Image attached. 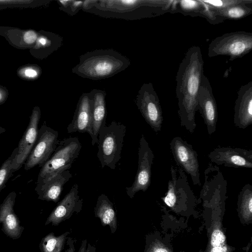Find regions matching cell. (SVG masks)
<instances>
[{"instance_id": "6da1fadb", "label": "cell", "mask_w": 252, "mask_h": 252, "mask_svg": "<svg viewBox=\"0 0 252 252\" xmlns=\"http://www.w3.org/2000/svg\"><path fill=\"white\" fill-rule=\"evenodd\" d=\"M204 61L199 46H193L187 51L176 77V93L180 125L192 133L196 126L195 115L197 94L204 76Z\"/></svg>"}, {"instance_id": "7a4b0ae2", "label": "cell", "mask_w": 252, "mask_h": 252, "mask_svg": "<svg viewBox=\"0 0 252 252\" xmlns=\"http://www.w3.org/2000/svg\"><path fill=\"white\" fill-rule=\"evenodd\" d=\"M127 59L113 50H99L81 56L72 71L83 77L101 79L113 76L128 66Z\"/></svg>"}, {"instance_id": "3957f363", "label": "cell", "mask_w": 252, "mask_h": 252, "mask_svg": "<svg viewBox=\"0 0 252 252\" xmlns=\"http://www.w3.org/2000/svg\"><path fill=\"white\" fill-rule=\"evenodd\" d=\"M81 148L77 137L59 140L55 151L40 170L35 188L39 187L58 173L69 170L78 157Z\"/></svg>"}, {"instance_id": "277c9868", "label": "cell", "mask_w": 252, "mask_h": 252, "mask_svg": "<svg viewBox=\"0 0 252 252\" xmlns=\"http://www.w3.org/2000/svg\"><path fill=\"white\" fill-rule=\"evenodd\" d=\"M126 131V126L115 121L103 126L98 136L97 157L102 168L107 166L115 169L121 158V152Z\"/></svg>"}, {"instance_id": "5b68a950", "label": "cell", "mask_w": 252, "mask_h": 252, "mask_svg": "<svg viewBox=\"0 0 252 252\" xmlns=\"http://www.w3.org/2000/svg\"><path fill=\"white\" fill-rule=\"evenodd\" d=\"M252 49V32L237 31L224 33L214 39L208 47V56H226L230 61L241 58Z\"/></svg>"}, {"instance_id": "8992f818", "label": "cell", "mask_w": 252, "mask_h": 252, "mask_svg": "<svg viewBox=\"0 0 252 252\" xmlns=\"http://www.w3.org/2000/svg\"><path fill=\"white\" fill-rule=\"evenodd\" d=\"M170 173L171 179L168 182L167 192L161 199L168 207L173 210L187 207L194 201L195 198L187 176L182 168L173 165L170 167Z\"/></svg>"}, {"instance_id": "52a82bcc", "label": "cell", "mask_w": 252, "mask_h": 252, "mask_svg": "<svg viewBox=\"0 0 252 252\" xmlns=\"http://www.w3.org/2000/svg\"><path fill=\"white\" fill-rule=\"evenodd\" d=\"M58 132L44 122L38 130L36 142L24 164L25 170L36 166L42 167L51 158L58 145Z\"/></svg>"}, {"instance_id": "ba28073f", "label": "cell", "mask_w": 252, "mask_h": 252, "mask_svg": "<svg viewBox=\"0 0 252 252\" xmlns=\"http://www.w3.org/2000/svg\"><path fill=\"white\" fill-rule=\"evenodd\" d=\"M135 103L147 123L155 132H159L163 120L162 111L152 83L143 84L137 95Z\"/></svg>"}, {"instance_id": "9c48e42d", "label": "cell", "mask_w": 252, "mask_h": 252, "mask_svg": "<svg viewBox=\"0 0 252 252\" xmlns=\"http://www.w3.org/2000/svg\"><path fill=\"white\" fill-rule=\"evenodd\" d=\"M169 146L177 166L190 176L194 185L200 186L198 154L192 146L179 136L174 137Z\"/></svg>"}, {"instance_id": "30bf717a", "label": "cell", "mask_w": 252, "mask_h": 252, "mask_svg": "<svg viewBox=\"0 0 252 252\" xmlns=\"http://www.w3.org/2000/svg\"><path fill=\"white\" fill-rule=\"evenodd\" d=\"M155 156L143 134L141 135L138 149V169L134 181L130 187H126L128 196L132 199L139 191H146L151 182L152 166Z\"/></svg>"}, {"instance_id": "8fae6325", "label": "cell", "mask_w": 252, "mask_h": 252, "mask_svg": "<svg viewBox=\"0 0 252 252\" xmlns=\"http://www.w3.org/2000/svg\"><path fill=\"white\" fill-rule=\"evenodd\" d=\"M197 106L198 111L203 119L209 135L216 130L218 122V108L216 99L208 78L203 76L201 83L198 91Z\"/></svg>"}, {"instance_id": "7c38bea8", "label": "cell", "mask_w": 252, "mask_h": 252, "mask_svg": "<svg viewBox=\"0 0 252 252\" xmlns=\"http://www.w3.org/2000/svg\"><path fill=\"white\" fill-rule=\"evenodd\" d=\"M211 163L227 167L252 168V151L232 147H218L208 155Z\"/></svg>"}, {"instance_id": "4fadbf2b", "label": "cell", "mask_w": 252, "mask_h": 252, "mask_svg": "<svg viewBox=\"0 0 252 252\" xmlns=\"http://www.w3.org/2000/svg\"><path fill=\"white\" fill-rule=\"evenodd\" d=\"M40 116L39 108L35 107L30 117L29 125L19 142L18 152L12 163L13 172L18 170L24 165L36 142Z\"/></svg>"}, {"instance_id": "5bb4252c", "label": "cell", "mask_w": 252, "mask_h": 252, "mask_svg": "<svg viewBox=\"0 0 252 252\" xmlns=\"http://www.w3.org/2000/svg\"><path fill=\"white\" fill-rule=\"evenodd\" d=\"M83 206V199L78 195V185L74 184L69 191L57 204L47 218L45 225L51 223L57 226L70 219L74 213L80 212Z\"/></svg>"}, {"instance_id": "9a60e30c", "label": "cell", "mask_w": 252, "mask_h": 252, "mask_svg": "<svg viewBox=\"0 0 252 252\" xmlns=\"http://www.w3.org/2000/svg\"><path fill=\"white\" fill-rule=\"evenodd\" d=\"M16 193L10 192L0 204V224H2L1 230L8 237L16 240L19 238L24 230L20 225V221L15 213L14 206Z\"/></svg>"}, {"instance_id": "2e32d148", "label": "cell", "mask_w": 252, "mask_h": 252, "mask_svg": "<svg viewBox=\"0 0 252 252\" xmlns=\"http://www.w3.org/2000/svg\"><path fill=\"white\" fill-rule=\"evenodd\" d=\"M92 97L91 93L83 94L78 101L71 122L67 127V132H87L93 137Z\"/></svg>"}, {"instance_id": "e0dca14e", "label": "cell", "mask_w": 252, "mask_h": 252, "mask_svg": "<svg viewBox=\"0 0 252 252\" xmlns=\"http://www.w3.org/2000/svg\"><path fill=\"white\" fill-rule=\"evenodd\" d=\"M234 123L245 129L252 124V82L242 85L237 92L234 105Z\"/></svg>"}, {"instance_id": "ac0fdd59", "label": "cell", "mask_w": 252, "mask_h": 252, "mask_svg": "<svg viewBox=\"0 0 252 252\" xmlns=\"http://www.w3.org/2000/svg\"><path fill=\"white\" fill-rule=\"evenodd\" d=\"M181 13L184 16L202 17L213 25L224 22L201 0H174L171 13Z\"/></svg>"}, {"instance_id": "d6986e66", "label": "cell", "mask_w": 252, "mask_h": 252, "mask_svg": "<svg viewBox=\"0 0 252 252\" xmlns=\"http://www.w3.org/2000/svg\"><path fill=\"white\" fill-rule=\"evenodd\" d=\"M72 177L69 170H64L44 183L35 190L38 194V198L41 200L59 201L64 184Z\"/></svg>"}, {"instance_id": "ffe728a7", "label": "cell", "mask_w": 252, "mask_h": 252, "mask_svg": "<svg viewBox=\"0 0 252 252\" xmlns=\"http://www.w3.org/2000/svg\"><path fill=\"white\" fill-rule=\"evenodd\" d=\"M92 97V125L93 135L92 144L98 143V136L101 127L106 125V109L105 93L101 90H94L91 93Z\"/></svg>"}, {"instance_id": "44dd1931", "label": "cell", "mask_w": 252, "mask_h": 252, "mask_svg": "<svg viewBox=\"0 0 252 252\" xmlns=\"http://www.w3.org/2000/svg\"><path fill=\"white\" fill-rule=\"evenodd\" d=\"M94 216L99 218L103 226L108 225L111 233L117 230V219L112 202L107 195L101 194L97 198L94 208Z\"/></svg>"}, {"instance_id": "7402d4cb", "label": "cell", "mask_w": 252, "mask_h": 252, "mask_svg": "<svg viewBox=\"0 0 252 252\" xmlns=\"http://www.w3.org/2000/svg\"><path fill=\"white\" fill-rule=\"evenodd\" d=\"M213 11L217 16L224 21L225 20H240L252 14V0H245L242 3L223 9L213 10Z\"/></svg>"}, {"instance_id": "603a6c76", "label": "cell", "mask_w": 252, "mask_h": 252, "mask_svg": "<svg viewBox=\"0 0 252 252\" xmlns=\"http://www.w3.org/2000/svg\"><path fill=\"white\" fill-rule=\"evenodd\" d=\"M69 232L66 231L56 236L50 232L41 239L39 247L41 252H62L63 250Z\"/></svg>"}, {"instance_id": "cb8c5ba5", "label": "cell", "mask_w": 252, "mask_h": 252, "mask_svg": "<svg viewBox=\"0 0 252 252\" xmlns=\"http://www.w3.org/2000/svg\"><path fill=\"white\" fill-rule=\"evenodd\" d=\"M238 209L241 217L246 220L251 219L252 215V186L246 184L238 195Z\"/></svg>"}, {"instance_id": "d4e9b609", "label": "cell", "mask_w": 252, "mask_h": 252, "mask_svg": "<svg viewBox=\"0 0 252 252\" xmlns=\"http://www.w3.org/2000/svg\"><path fill=\"white\" fill-rule=\"evenodd\" d=\"M210 244L209 252H228L225 236L220 228L212 231Z\"/></svg>"}, {"instance_id": "484cf974", "label": "cell", "mask_w": 252, "mask_h": 252, "mask_svg": "<svg viewBox=\"0 0 252 252\" xmlns=\"http://www.w3.org/2000/svg\"><path fill=\"white\" fill-rule=\"evenodd\" d=\"M18 148H15L11 155L4 161L0 167V192L5 188L6 183L12 176V163L18 152Z\"/></svg>"}, {"instance_id": "4316f807", "label": "cell", "mask_w": 252, "mask_h": 252, "mask_svg": "<svg viewBox=\"0 0 252 252\" xmlns=\"http://www.w3.org/2000/svg\"><path fill=\"white\" fill-rule=\"evenodd\" d=\"M245 0H201L213 10H219L238 4Z\"/></svg>"}, {"instance_id": "83f0119b", "label": "cell", "mask_w": 252, "mask_h": 252, "mask_svg": "<svg viewBox=\"0 0 252 252\" xmlns=\"http://www.w3.org/2000/svg\"><path fill=\"white\" fill-rule=\"evenodd\" d=\"M145 252H171L166 246L159 241L154 240L147 245Z\"/></svg>"}, {"instance_id": "f1b7e54d", "label": "cell", "mask_w": 252, "mask_h": 252, "mask_svg": "<svg viewBox=\"0 0 252 252\" xmlns=\"http://www.w3.org/2000/svg\"><path fill=\"white\" fill-rule=\"evenodd\" d=\"M39 73V69L32 66L24 67L19 71L20 76L27 79H34L38 76Z\"/></svg>"}, {"instance_id": "f546056e", "label": "cell", "mask_w": 252, "mask_h": 252, "mask_svg": "<svg viewBox=\"0 0 252 252\" xmlns=\"http://www.w3.org/2000/svg\"><path fill=\"white\" fill-rule=\"evenodd\" d=\"M37 37L36 33L33 31L26 32L23 36L24 41L27 44H32L36 40Z\"/></svg>"}, {"instance_id": "4dcf8cb0", "label": "cell", "mask_w": 252, "mask_h": 252, "mask_svg": "<svg viewBox=\"0 0 252 252\" xmlns=\"http://www.w3.org/2000/svg\"><path fill=\"white\" fill-rule=\"evenodd\" d=\"M96 249L90 243H88L87 239L82 241L81 246L78 252H96Z\"/></svg>"}, {"instance_id": "1f68e13d", "label": "cell", "mask_w": 252, "mask_h": 252, "mask_svg": "<svg viewBox=\"0 0 252 252\" xmlns=\"http://www.w3.org/2000/svg\"><path fill=\"white\" fill-rule=\"evenodd\" d=\"M67 248L65 252H75V246L74 239L70 237H68L66 240Z\"/></svg>"}, {"instance_id": "d6a6232c", "label": "cell", "mask_w": 252, "mask_h": 252, "mask_svg": "<svg viewBox=\"0 0 252 252\" xmlns=\"http://www.w3.org/2000/svg\"><path fill=\"white\" fill-rule=\"evenodd\" d=\"M6 93L3 90L0 88V104L3 103L6 98Z\"/></svg>"}, {"instance_id": "836d02e7", "label": "cell", "mask_w": 252, "mask_h": 252, "mask_svg": "<svg viewBox=\"0 0 252 252\" xmlns=\"http://www.w3.org/2000/svg\"><path fill=\"white\" fill-rule=\"evenodd\" d=\"M38 42L42 46H45L47 44V40L46 38L42 37L38 39Z\"/></svg>"}, {"instance_id": "e575fe53", "label": "cell", "mask_w": 252, "mask_h": 252, "mask_svg": "<svg viewBox=\"0 0 252 252\" xmlns=\"http://www.w3.org/2000/svg\"><path fill=\"white\" fill-rule=\"evenodd\" d=\"M5 131V129L4 128L0 126V134L4 133Z\"/></svg>"}]
</instances>
